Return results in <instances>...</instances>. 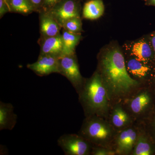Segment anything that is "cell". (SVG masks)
<instances>
[{
	"label": "cell",
	"mask_w": 155,
	"mask_h": 155,
	"mask_svg": "<svg viewBox=\"0 0 155 155\" xmlns=\"http://www.w3.org/2000/svg\"><path fill=\"white\" fill-rule=\"evenodd\" d=\"M62 28L74 33H80L82 31V23L80 17H76L69 19L63 25Z\"/></svg>",
	"instance_id": "44dd1931"
},
{
	"label": "cell",
	"mask_w": 155,
	"mask_h": 155,
	"mask_svg": "<svg viewBox=\"0 0 155 155\" xmlns=\"http://www.w3.org/2000/svg\"><path fill=\"white\" fill-rule=\"evenodd\" d=\"M61 35L63 42L62 56L75 54V48L81 39V34L69 32L63 28Z\"/></svg>",
	"instance_id": "e0dca14e"
},
{
	"label": "cell",
	"mask_w": 155,
	"mask_h": 155,
	"mask_svg": "<svg viewBox=\"0 0 155 155\" xmlns=\"http://www.w3.org/2000/svg\"><path fill=\"white\" fill-rule=\"evenodd\" d=\"M17 116L11 103L0 102V130H13L17 124Z\"/></svg>",
	"instance_id": "9a60e30c"
},
{
	"label": "cell",
	"mask_w": 155,
	"mask_h": 155,
	"mask_svg": "<svg viewBox=\"0 0 155 155\" xmlns=\"http://www.w3.org/2000/svg\"><path fill=\"white\" fill-rule=\"evenodd\" d=\"M131 155H155V143L142 127Z\"/></svg>",
	"instance_id": "2e32d148"
},
{
	"label": "cell",
	"mask_w": 155,
	"mask_h": 155,
	"mask_svg": "<svg viewBox=\"0 0 155 155\" xmlns=\"http://www.w3.org/2000/svg\"><path fill=\"white\" fill-rule=\"evenodd\" d=\"M104 5L102 0H90L85 3L83 8V17L85 19L94 20L103 15Z\"/></svg>",
	"instance_id": "ac0fdd59"
},
{
	"label": "cell",
	"mask_w": 155,
	"mask_h": 155,
	"mask_svg": "<svg viewBox=\"0 0 155 155\" xmlns=\"http://www.w3.org/2000/svg\"><path fill=\"white\" fill-rule=\"evenodd\" d=\"M110 114V123L117 132L131 126L132 118L120 103L114 104Z\"/></svg>",
	"instance_id": "4fadbf2b"
},
{
	"label": "cell",
	"mask_w": 155,
	"mask_h": 155,
	"mask_svg": "<svg viewBox=\"0 0 155 155\" xmlns=\"http://www.w3.org/2000/svg\"><path fill=\"white\" fill-rule=\"evenodd\" d=\"M100 63L98 72L112 105L125 101L140 89V83L130 77L124 56L118 49L108 51Z\"/></svg>",
	"instance_id": "6da1fadb"
},
{
	"label": "cell",
	"mask_w": 155,
	"mask_h": 155,
	"mask_svg": "<svg viewBox=\"0 0 155 155\" xmlns=\"http://www.w3.org/2000/svg\"><path fill=\"white\" fill-rule=\"evenodd\" d=\"M27 67L39 76L60 73L59 58L48 55L39 54L37 61L33 64H28Z\"/></svg>",
	"instance_id": "9c48e42d"
},
{
	"label": "cell",
	"mask_w": 155,
	"mask_h": 155,
	"mask_svg": "<svg viewBox=\"0 0 155 155\" xmlns=\"http://www.w3.org/2000/svg\"><path fill=\"white\" fill-rule=\"evenodd\" d=\"M78 94L85 117L97 116L107 119L112 105L98 72L84 80Z\"/></svg>",
	"instance_id": "7a4b0ae2"
},
{
	"label": "cell",
	"mask_w": 155,
	"mask_h": 155,
	"mask_svg": "<svg viewBox=\"0 0 155 155\" xmlns=\"http://www.w3.org/2000/svg\"><path fill=\"white\" fill-rule=\"evenodd\" d=\"M59 74L65 76L70 81L78 93L85 79L81 74L75 54L61 56L59 58Z\"/></svg>",
	"instance_id": "8992f818"
},
{
	"label": "cell",
	"mask_w": 155,
	"mask_h": 155,
	"mask_svg": "<svg viewBox=\"0 0 155 155\" xmlns=\"http://www.w3.org/2000/svg\"><path fill=\"white\" fill-rule=\"evenodd\" d=\"M153 91V92L154 95L155 97V89H152Z\"/></svg>",
	"instance_id": "f546056e"
},
{
	"label": "cell",
	"mask_w": 155,
	"mask_h": 155,
	"mask_svg": "<svg viewBox=\"0 0 155 155\" xmlns=\"http://www.w3.org/2000/svg\"><path fill=\"white\" fill-rule=\"evenodd\" d=\"M150 87L152 89H155V69L152 80L151 83L150 85Z\"/></svg>",
	"instance_id": "4316f807"
},
{
	"label": "cell",
	"mask_w": 155,
	"mask_h": 155,
	"mask_svg": "<svg viewBox=\"0 0 155 155\" xmlns=\"http://www.w3.org/2000/svg\"><path fill=\"white\" fill-rule=\"evenodd\" d=\"M40 55H48L59 58L62 56L63 42L61 34L55 36L41 37L39 39Z\"/></svg>",
	"instance_id": "8fae6325"
},
{
	"label": "cell",
	"mask_w": 155,
	"mask_h": 155,
	"mask_svg": "<svg viewBox=\"0 0 155 155\" xmlns=\"http://www.w3.org/2000/svg\"><path fill=\"white\" fill-rule=\"evenodd\" d=\"M11 12L28 15L35 12L29 0H9Z\"/></svg>",
	"instance_id": "d6986e66"
},
{
	"label": "cell",
	"mask_w": 155,
	"mask_h": 155,
	"mask_svg": "<svg viewBox=\"0 0 155 155\" xmlns=\"http://www.w3.org/2000/svg\"><path fill=\"white\" fill-rule=\"evenodd\" d=\"M4 1H5V2L6 3H7V5H8L9 7V0H4ZM9 8H10V7H9Z\"/></svg>",
	"instance_id": "f1b7e54d"
},
{
	"label": "cell",
	"mask_w": 155,
	"mask_h": 155,
	"mask_svg": "<svg viewBox=\"0 0 155 155\" xmlns=\"http://www.w3.org/2000/svg\"><path fill=\"white\" fill-rule=\"evenodd\" d=\"M8 12H11L10 8L4 0H0V18Z\"/></svg>",
	"instance_id": "cb8c5ba5"
},
{
	"label": "cell",
	"mask_w": 155,
	"mask_h": 155,
	"mask_svg": "<svg viewBox=\"0 0 155 155\" xmlns=\"http://www.w3.org/2000/svg\"><path fill=\"white\" fill-rule=\"evenodd\" d=\"M91 154L93 155H116L115 151L112 149L104 147L93 146Z\"/></svg>",
	"instance_id": "7402d4cb"
},
{
	"label": "cell",
	"mask_w": 155,
	"mask_h": 155,
	"mask_svg": "<svg viewBox=\"0 0 155 155\" xmlns=\"http://www.w3.org/2000/svg\"><path fill=\"white\" fill-rule=\"evenodd\" d=\"M58 144L66 155H90L93 146L79 134H64L58 139Z\"/></svg>",
	"instance_id": "5b68a950"
},
{
	"label": "cell",
	"mask_w": 155,
	"mask_h": 155,
	"mask_svg": "<svg viewBox=\"0 0 155 155\" xmlns=\"http://www.w3.org/2000/svg\"><path fill=\"white\" fill-rule=\"evenodd\" d=\"M61 1V0H43L42 9L41 12H48Z\"/></svg>",
	"instance_id": "603a6c76"
},
{
	"label": "cell",
	"mask_w": 155,
	"mask_h": 155,
	"mask_svg": "<svg viewBox=\"0 0 155 155\" xmlns=\"http://www.w3.org/2000/svg\"><path fill=\"white\" fill-rule=\"evenodd\" d=\"M40 32L41 37L57 36L61 33L62 26L49 13H39Z\"/></svg>",
	"instance_id": "5bb4252c"
},
{
	"label": "cell",
	"mask_w": 155,
	"mask_h": 155,
	"mask_svg": "<svg viewBox=\"0 0 155 155\" xmlns=\"http://www.w3.org/2000/svg\"><path fill=\"white\" fill-rule=\"evenodd\" d=\"M117 131L106 119L97 116L86 117L78 134L93 146L112 149Z\"/></svg>",
	"instance_id": "3957f363"
},
{
	"label": "cell",
	"mask_w": 155,
	"mask_h": 155,
	"mask_svg": "<svg viewBox=\"0 0 155 155\" xmlns=\"http://www.w3.org/2000/svg\"><path fill=\"white\" fill-rule=\"evenodd\" d=\"M140 130L130 126L117 132L112 149L118 155H131L137 140Z\"/></svg>",
	"instance_id": "52a82bcc"
},
{
	"label": "cell",
	"mask_w": 155,
	"mask_h": 155,
	"mask_svg": "<svg viewBox=\"0 0 155 155\" xmlns=\"http://www.w3.org/2000/svg\"><path fill=\"white\" fill-rule=\"evenodd\" d=\"M142 127L155 143V107L150 114L142 120Z\"/></svg>",
	"instance_id": "ffe728a7"
},
{
	"label": "cell",
	"mask_w": 155,
	"mask_h": 155,
	"mask_svg": "<svg viewBox=\"0 0 155 155\" xmlns=\"http://www.w3.org/2000/svg\"><path fill=\"white\" fill-rule=\"evenodd\" d=\"M131 54L138 61L144 64L155 66V54L152 47L144 40L134 44Z\"/></svg>",
	"instance_id": "7c38bea8"
},
{
	"label": "cell",
	"mask_w": 155,
	"mask_h": 155,
	"mask_svg": "<svg viewBox=\"0 0 155 155\" xmlns=\"http://www.w3.org/2000/svg\"><path fill=\"white\" fill-rule=\"evenodd\" d=\"M128 72L134 77L146 80L150 87L155 69V66L140 62L135 58L128 61L127 65Z\"/></svg>",
	"instance_id": "30bf717a"
},
{
	"label": "cell",
	"mask_w": 155,
	"mask_h": 155,
	"mask_svg": "<svg viewBox=\"0 0 155 155\" xmlns=\"http://www.w3.org/2000/svg\"><path fill=\"white\" fill-rule=\"evenodd\" d=\"M150 2L152 5L155 6V0H150Z\"/></svg>",
	"instance_id": "83f0119b"
},
{
	"label": "cell",
	"mask_w": 155,
	"mask_h": 155,
	"mask_svg": "<svg viewBox=\"0 0 155 155\" xmlns=\"http://www.w3.org/2000/svg\"><path fill=\"white\" fill-rule=\"evenodd\" d=\"M151 45L152 47L153 50L155 54V33L152 35L151 37Z\"/></svg>",
	"instance_id": "484cf974"
},
{
	"label": "cell",
	"mask_w": 155,
	"mask_h": 155,
	"mask_svg": "<svg viewBox=\"0 0 155 155\" xmlns=\"http://www.w3.org/2000/svg\"><path fill=\"white\" fill-rule=\"evenodd\" d=\"M127 101L128 112L131 117L142 118V120L147 117L155 107L154 95L153 90L149 87L140 89Z\"/></svg>",
	"instance_id": "277c9868"
},
{
	"label": "cell",
	"mask_w": 155,
	"mask_h": 155,
	"mask_svg": "<svg viewBox=\"0 0 155 155\" xmlns=\"http://www.w3.org/2000/svg\"><path fill=\"white\" fill-rule=\"evenodd\" d=\"M80 5L78 0H61L49 13L61 26L68 20L80 17Z\"/></svg>",
	"instance_id": "ba28073f"
},
{
	"label": "cell",
	"mask_w": 155,
	"mask_h": 155,
	"mask_svg": "<svg viewBox=\"0 0 155 155\" xmlns=\"http://www.w3.org/2000/svg\"><path fill=\"white\" fill-rule=\"evenodd\" d=\"M34 8L35 11L40 13L42 9L43 0H29Z\"/></svg>",
	"instance_id": "d4e9b609"
}]
</instances>
